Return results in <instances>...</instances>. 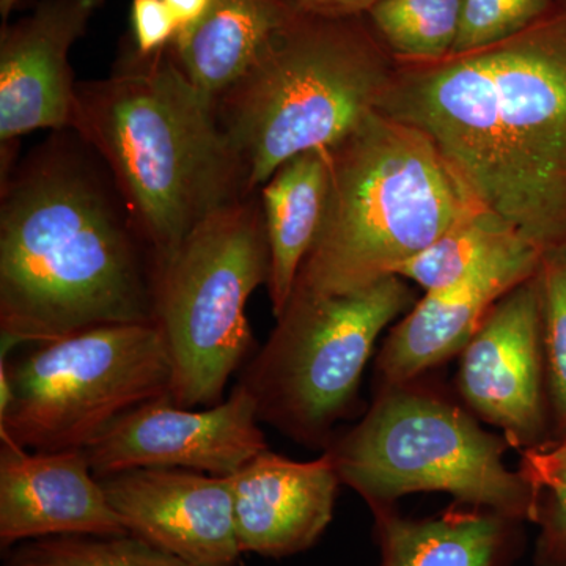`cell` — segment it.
<instances>
[{"label":"cell","mask_w":566,"mask_h":566,"mask_svg":"<svg viewBox=\"0 0 566 566\" xmlns=\"http://www.w3.org/2000/svg\"><path fill=\"white\" fill-rule=\"evenodd\" d=\"M378 111L427 134L472 199L539 252L566 244V0L488 46L395 55Z\"/></svg>","instance_id":"obj_1"},{"label":"cell","mask_w":566,"mask_h":566,"mask_svg":"<svg viewBox=\"0 0 566 566\" xmlns=\"http://www.w3.org/2000/svg\"><path fill=\"white\" fill-rule=\"evenodd\" d=\"M156 271L109 170L73 129L52 132L2 178V357L93 327L155 323Z\"/></svg>","instance_id":"obj_2"},{"label":"cell","mask_w":566,"mask_h":566,"mask_svg":"<svg viewBox=\"0 0 566 566\" xmlns=\"http://www.w3.org/2000/svg\"><path fill=\"white\" fill-rule=\"evenodd\" d=\"M70 129L109 170L158 264L205 219L252 196L214 99L170 48L133 51L111 76L77 82Z\"/></svg>","instance_id":"obj_3"},{"label":"cell","mask_w":566,"mask_h":566,"mask_svg":"<svg viewBox=\"0 0 566 566\" xmlns=\"http://www.w3.org/2000/svg\"><path fill=\"white\" fill-rule=\"evenodd\" d=\"M329 153L326 214L292 294L367 289L483 210L427 134L382 112Z\"/></svg>","instance_id":"obj_4"},{"label":"cell","mask_w":566,"mask_h":566,"mask_svg":"<svg viewBox=\"0 0 566 566\" xmlns=\"http://www.w3.org/2000/svg\"><path fill=\"white\" fill-rule=\"evenodd\" d=\"M395 55L365 14L294 11L240 81L214 99L249 192L301 153L329 150L371 114L392 81Z\"/></svg>","instance_id":"obj_5"},{"label":"cell","mask_w":566,"mask_h":566,"mask_svg":"<svg viewBox=\"0 0 566 566\" xmlns=\"http://www.w3.org/2000/svg\"><path fill=\"white\" fill-rule=\"evenodd\" d=\"M270 279V248L260 192L200 222L158 264L155 324L170 364V401L210 408L253 356L248 319L252 293Z\"/></svg>","instance_id":"obj_6"},{"label":"cell","mask_w":566,"mask_h":566,"mask_svg":"<svg viewBox=\"0 0 566 566\" xmlns=\"http://www.w3.org/2000/svg\"><path fill=\"white\" fill-rule=\"evenodd\" d=\"M411 301L395 274L337 296L292 294L237 382L252 395L260 422L301 444H326L352 409L376 338Z\"/></svg>","instance_id":"obj_7"},{"label":"cell","mask_w":566,"mask_h":566,"mask_svg":"<svg viewBox=\"0 0 566 566\" xmlns=\"http://www.w3.org/2000/svg\"><path fill=\"white\" fill-rule=\"evenodd\" d=\"M505 449L504 439L483 431L457 406L392 386L326 452L342 483L375 512L405 494L442 491L495 515L531 520V491L520 472L505 468Z\"/></svg>","instance_id":"obj_8"},{"label":"cell","mask_w":566,"mask_h":566,"mask_svg":"<svg viewBox=\"0 0 566 566\" xmlns=\"http://www.w3.org/2000/svg\"><path fill=\"white\" fill-rule=\"evenodd\" d=\"M0 365L13 387L0 436L35 452L85 450L123 415L172 389L155 323L93 327Z\"/></svg>","instance_id":"obj_9"},{"label":"cell","mask_w":566,"mask_h":566,"mask_svg":"<svg viewBox=\"0 0 566 566\" xmlns=\"http://www.w3.org/2000/svg\"><path fill=\"white\" fill-rule=\"evenodd\" d=\"M252 395L234 385L210 408L156 398L123 415L84 450L96 479L132 469H188L232 476L270 450Z\"/></svg>","instance_id":"obj_10"},{"label":"cell","mask_w":566,"mask_h":566,"mask_svg":"<svg viewBox=\"0 0 566 566\" xmlns=\"http://www.w3.org/2000/svg\"><path fill=\"white\" fill-rule=\"evenodd\" d=\"M128 534L192 566H237L240 539L230 476L132 469L99 479Z\"/></svg>","instance_id":"obj_11"},{"label":"cell","mask_w":566,"mask_h":566,"mask_svg":"<svg viewBox=\"0 0 566 566\" xmlns=\"http://www.w3.org/2000/svg\"><path fill=\"white\" fill-rule=\"evenodd\" d=\"M542 292L538 273L495 303L463 349L460 390L506 441L531 444L545 427L543 415Z\"/></svg>","instance_id":"obj_12"},{"label":"cell","mask_w":566,"mask_h":566,"mask_svg":"<svg viewBox=\"0 0 566 566\" xmlns=\"http://www.w3.org/2000/svg\"><path fill=\"white\" fill-rule=\"evenodd\" d=\"M104 0H41L0 33V144L18 155L25 134L70 129L76 85L70 51Z\"/></svg>","instance_id":"obj_13"},{"label":"cell","mask_w":566,"mask_h":566,"mask_svg":"<svg viewBox=\"0 0 566 566\" xmlns=\"http://www.w3.org/2000/svg\"><path fill=\"white\" fill-rule=\"evenodd\" d=\"M62 535H128L84 450L35 452L0 436L2 549Z\"/></svg>","instance_id":"obj_14"},{"label":"cell","mask_w":566,"mask_h":566,"mask_svg":"<svg viewBox=\"0 0 566 566\" xmlns=\"http://www.w3.org/2000/svg\"><path fill=\"white\" fill-rule=\"evenodd\" d=\"M243 554L286 557L314 545L333 521L342 480L329 453L293 461L266 450L230 476Z\"/></svg>","instance_id":"obj_15"},{"label":"cell","mask_w":566,"mask_h":566,"mask_svg":"<svg viewBox=\"0 0 566 566\" xmlns=\"http://www.w3.org/2000/svg\"><path fill=\"white\" fill-rule=\"evenodd\" d=\"M542 255L523 241L457 285L424 293L387 338L378 359L382 378L390 386L408 385L464 349L495 303L538 273Z\"/></svg>","instance_id":"obj_16"},{"label":"cell","mask_w":566,"mask_h":566,"mask_svg":"<svg viewBox=\"0 0 566 566\" xmlns=\"http://www.w3.org/2000/svg\"><path fill=\"white\" fill-rule=\"evenodd\" d=\"M329 189V150L294 156L260 189L270 248L266 285L275 318L285 311L305 256L322 229Z\"/></svg>","instance_id":"obj_17"},{"label":"cell","mask_w":566,"mask_h":566,"mask_svg":"<svg viewBox=\"0 0 566 566\" xmlns=\"http://www.w3.org/2000/svg\"><path fill=\"white\" fill-rule=\"evenodd\" d=\"M281 0H212L170 51L188 80L216 99L244 76L266 41L294 13Z\"/></svg>","instance_id":"obj_18"},{"label":"cell","mask_w":566,"mask_h":566,"mask_svg":"<svg viewBox=\"0 0 566 566\" xmlns=\"http://www.w3.org/2000/svg\"><path fill=\"white\" fill-rule=\"evenodd\" d=\"M376 515L382 566H494L504 542L501 515L457 512L424 521Z\"/></svg>","instance_id":"obj_19"},{"label":"cell","mask_w":566,"mask_h":566,"mask_svg":"<svg viewBox=\"0 0 566 566\" xmlns=\"http://www.w3.org/2000/svg\"><path fill=\"white\" fill-rule=\"evenodd\" d=\"M523 241L501 219L476 210L400 264L394 274L416 282L424 293L449 289Z\"/></svg>","instance_id":"obj_20"},{"label":"cell","mask_w":566,"mask_h":566,"mask_svg":"<svg viewBox=\"0 0 566 566\" xmlns=\"http://www.w3.org/2000/svg\"><path fill=\"white\" fill-rule=\"evenodd\" d=\"M463 0H379L368 22L387 50L401 59H439L452 52Z\"/></svg>","instance_id":"obj_21"},{"label":"cell","mask_w":566,"mask_h":566,"mask_svg":"<svg viewBox=\"0 0 566 566\" xmlns=\"http://www.w3.org/2000/svg\"><path fill=\"white\" fill-rule=\"evenodd\" d=\"M3 566H192L128 535H62L7 549Z\"/></svg>","instance_id":"obj_22"},{"label":"cell","mask_w":566,"mask_h":566,"mask_svg":"<svg viewBox=\"0 0 566 566\" xmlns=\"http://www.w3.org/2000/svg\"><path fill=\"white\" fill-rule=\"evenodd\" d=\"M520 474L532 495L531 520L542 526L539 558L566 566V428L557 442L527 449Z\"/></svg>","instance_id":"obj_23"},{"label":"cell","mask_w":566,"mask_h":566,"mask_svg":"<svg viewBox=\"0 0 566 566\" xmlns=\"http://www.w3.org/2000/svg\"><path fill=\"white\" fill-rule=\"evenodd\" d=\"M538 281L547 385L558 423L566 428V244L543 253Z\"/></svg>","instance_id":"obj_24"},{"label":"cell","mask_w":566,"mask_h":566,"mask_svg":"<svg viewBox=\"0 0 566 566\" xmlns=\"http://www.w3.org/2000/svg\"><path fill=\"white\" fill-rule=\"evenodd\" d=\"M554 0H463L460 31L452 52L488 46L532 24Z\"/></svg>","instance_id":"obj_25"},{"label":"cell","mask_w":566,"mask_h":566,"mask_svg":"<svg viewBox=\"0 0 566 566\" xmlns=\"http://www.w3.org/2000/svg\"><path fill=\"white\" fill-rule=\"evenodd\" d=\"M132 28L134 52L142 57L169 50L180 31L166 0H133Z\"/></svg>","instance_id":"obj_26"},{"label":"cell","mask_w":566,"mask_h":566,"mask_svg":"<svg viewBox=\"0 0 566 566\" xmlns=\"http://www.w3.org/2000/svg\"><path fill=\"white\" fill-rule=\"evenodd\" d=\"M303 13L318 17L344 18L367 14L379 0H281Z\"/></svg>","instance_id":"obj_27"},{"label":"cell","mask_w":566,"mask_h":566,"mask_svg":"<svg viewBox=\"0 0 566 566\" xmlns=\"http://www.w3.org/2000/svg\"><path fill=\"white\" fill-rule=\"evenodd\" d=\"M166 3L172 10L175 20L178 22V29H180L178 35H180L203 20L205 14L210 10L212 0H166Z\"/></svg>","instance_id":"obj_28"},{"label":"cell","mask_w":566,"mask_h":566,"mask_svg":"<svg viewBox=\"0 0 566 566\" xmlns=\"http://www.w3.org/2000/svg\"><path fill=\"white\" fill-rule=\"evenodd\" d=\"M22 0H0V13H2L3 22L10 17L11 11L17 9Z\"/></svg>","instance_id":"obj_29"}]
</instances>
